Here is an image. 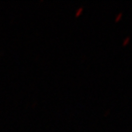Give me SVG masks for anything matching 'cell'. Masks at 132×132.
Wrapping results in <instances>:
<instances>
[{
	"mask_svg": "<svg viewBox=\"0 0 132 132\" xmlns=\"http://www.w3.org/2000/svg\"><path fill=\"white\" fill-rule=\"evenodd\" d=\"M130 36H128V37H126L125 40H123V46H127V45L129 44V42H130Z\"/></svg>",
	"mask_w": 132,
	"mask_h": 132,
	"instance_id": "1",
	"label": "cell"
},
{
	"mask_svg": "<svg viewBox=\"0 0 132 132\" xmlns=\"http://www.w3.org/2000/svg\"><path fill=\"white\" fill-rule=\"evenodd\" d=\"M122 16H123V13L122 12H119V14H118V15L116 16V17H115V22H119L120 19L122 18Z\"/></svg>",
	"mask_w": 132,
	"mask_h": 132,
	"instance_id": "2",
	"label": "cell"
}]
</instances>
